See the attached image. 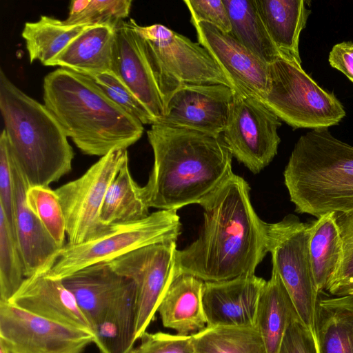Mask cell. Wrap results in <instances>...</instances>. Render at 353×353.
<instances>
[{"mask_svg": "<svg viewBox=\"0 0 353 353\" xmlns=\"http://www.w3.org/2000/svg\"><path fill=\"white\" fill-rule=\"evenodd\" d=\"M134 19L116 28L112 71L149 110L157 121L164 114L165 102L150 63L143 41Z\"/></svg>", "mask_w": 353, "mask_h": 353, "instance_id": "e0dca14e", "label": "cell"}, {"mask_svg": "<svg viewBox=\"0 0 353 353\" xmlns=\"http://www.w3.org/2000/svg\"><path fill=\"white\" fill-rule=\"evenodd\" d=\"M295 211L317 219L353 212V146L327 128L301 135L283 172Z\"/></svg>", "mask_w": 353, "mask_h": 353, "instance_id": "277c9868", "label": "cell"}, {"mask_svg": "<svg viewBox=\"0 0 353 353\" xmlns=\"http://www.w3.org/2000/svg\"><path fill=\"white\" fill-rule=\"evenodd\" d=\"M130 353H196L192 335L145 332Z\"/></svg>", "mask_w": 353, "mask_h": 353, "instance_id": "8d00e7d4", "label": "cell"}, {"mask_svg": "<svg viewBox=\"0 0 353 353\" xmlns=\"http://www.w3.org/2000/svg\"><path fill=\"white\" fill-rule=\"evenodd\" d=\"M310 223L294 214L267 223V250L302 323L315 336L316 290L310 252ZM316 339V338H315Z\"/></svg>", "mask_w": 353, "mask_h": 353, "instance_id": "9c48e42d", "label": "cell"}, {"mask_svg": "<svg viewBox=\"0 0 353 353\" xmlns=\"http://www.w3.org/2000/svg\"><path fill=\"white\" fill-rule=\"evenodd\" d=\"M192 336L196 353H268L256 327H206Z\"/></svg>", "mask_w": 353, "mask_h": 353, "instance_id": "f546056e", "label": "cell"}, {"mask_svg": "<svg viewBox=\"0 0 353 353\" xmlns=\"http://www.w3.org/2000/svg\"><path fill=\"white\" fill-rule=\"evenodd\" d=\"M228 11L229 33L266 65L281 58L263 22L256 0H223Z\"/></svg>", "mask_w": 353, "mask_h": 353, "instance_id": "484cf974", "label": "cell"}, {"mask_svg": "<svg viewBox=\"0 0 353 353\" xmlns=\"http://www.w3.org/2000/svg\"><path fill=\"white\" fill-rule=\"evenodd\" d=\"M26 202L57 245L63 247L65 222L54 190L50 187H29L26 192Z\"/></svg>", "mask_w": 353, "mask_h": 353, "instance_id": "d6a6232c", "label": "cell"}, {"mask_svg": "<svg viewBox=\"0 0 353 353\" xmlns=\"http://www.w3.org/2000/svg\"><path fill=\"white\" fill-rule=\"evenodd\" d=\"M0 210L3 212L14 234V185L12 159L4 130H2L0 137Z\"/></svg>", "mask_w": 353, "mask_h": 353, "instance_id": "d590c367", "label": "cell"}, {"mask_svg": "<svg viewBox=\"0 0 353 353\" xmlns=\"http://www.w3.org/2000/svg\"><path fill=\"white\" fill-rule=\"evenodd\" d=\"M337 224L342 243L340 265L326 290L337 296L353 294V212L337 214Z\"/></svg>", "mask_w": 353, "mask_h": 353, "instance_id": "e575fe53", "label": "cell"}, {"mask_svg": "<svg viewBox=\"0 0 353 353\" xmlns=\"http://www.w3.org/2000/svg\"><path fill=\"white\" fill-rule=\"evenodd\" d=\"M0 110L10 152L29 187H49L71 171L73 149L58 121L2 69Z\"/></svg>", "mask_w": 353, "mask_h": 353, "instance_id": "5b68a950", "label": "cell"}, {"mask_svg": "<svg viewBox=\"0 0 353 353\" xmlns=\"http://www.w3.org/2000/svg\"><path fill=\"white\" fill-rule=\"evenodd\" d=\"M115 41V28L90 26L71 41L48 66H60L85 76L112 71Z\"/></svg>", "mask_w": 353, "mask_h": 353, "instance_id": "7402d4cb", "label": "cell"}, {"mask_svg": "<svg viewBox=\"0 0 353 353\" xmlns=\"http://www.w3.org/2000/svg\"><path fill=\"white\" fill-rule=\"evenodd\" d=\"M8 303L41 318L92 332L72 292L61 279L46 274L26 278Z\"/></svg>", "mask_w": 353, "mask_h": 353, "instance_id": "d6986e66", "label": "cell"}, {"mask_svg": "<svg viewBox=\"0 0 353 353\" xmlns=\"http://www.w3.org/2000/svg\"><path fill=\"white\" fill-rule=\"evenodd\" d=\"M0 340L11 353H83L94 335L0 301Z\"/></svg>", "mask_w": 353, "mask_h": 353, "instance_id": "4fadbf2b", "label": "cell"}, {"mask_svg": "<svg viewBox=\"0 0 353 353\" xmlns=\"http://www.w3.org/2000/svg\"><path fill=\"white\" fill-rule=\"evenodd\" d=\"M330 65L343 73L353 83V43L335 44L329 54Z\"/></svg>", "mask_w": 353, "mask_h": 353, "instance_id": "ab89813d", "label": "cell"}, {"mask_svg": "<svg viewBox=\"0 0 353 353\" xmlns=\"http://www.w3.org/2000/svg\"><path fill=\"white\" fill-rule=\"evenodd\" d=\"M181 227L176 210H159L141 221L109 225L95 239L77 245H64L46 274L61 280L83 268L111 261L137 249L176 241Z\"/></svg>", "mask_w": 353, "mask_h": 353, "instance_id": "8992f818", "label": "cell"}, {"mask_svg": "<svg viewBox=\"0 0 353 353\" xmlns=\"http://www.w3.org/2000/svg\"><path fill=\"white\" fill-rule=\"evenodd\" d=\"M45 106L85 154L103 157L126 149L142 136L143 125L85 75L65 68L43 80Z\"/></svg>", "mask_w": 353, "mask_h": 353, "instance_id": "3957f363", "label": "cell"}, {"mask_svg": "<svg viewBox=\"0 0 353 353\" xmlns=\"http://www.w3.org/2000/svg\"><path fill=\"white\" fill-rule=\"evenodd\" d=\"M141 37L165 104L183 85L222 84L233 87L210 53L201 44L161 24L142 26Z\"/></svg>", "mask_w": 353, "mask_h": 353, "instance_id": "52a82bcc", "label": "cell"}, {"mask_svg": "<svg viewBox=\"0 0 353 353\" xmlns=\"http://www.w3.org/2000/svg\"><path fill=\"white\" fill-rule=\"evenodd\" d=\"M314 332L318 353H353V294L318 301Z\"/></svg>", "mask_w": 353, "mask_h": 353, "instance_id": "cb8c5ba5", "label": "cell"}, {"mask_svg": "<svg viewBox=\"0 0 353 353\" xmlns=\"http://www.w3.org/2000/svg\"><path fill=\"white\" fill-rule=\"evenodd\" d=\"M191 15L190 21H205L230 33L231 23L223 0H185Z\"/></svg>", "mask_w": 353, "mask_h": 353, "instance_id": "74e56055", "label": "cell"}, {"mask_svg": "<svg viewBox=\"0 0 353 353\" xmlns=\"http://www.w3.org/2000/svg\"><path fill=\"white\" fill-rule=\"evenodd\" d=\"M250 186L232 174L203 201L204 224L198 238L176 251L175 274L204 282L254 274L267 250V223L254 211Z\"/></svg>", "mask_w": 353, "mask_h": 353, "instance_id": "6da1fadb", "label": "cell"}, {"mask_svg": "<svg viewBox=\"0 0 353 353\" xmlns=\"http://www.w3.org/2000/svg\"><path fill=\"white\" fill-rule=\"evenodd\" d=\"M199 43L212 56L230 82L234 93L263 100L269 87L268 65L229 33L205 21H192Z\"/></svg>", "mask_w": 353, "mask_h": 353, "instance_id": "9a60e30c", "label": "cell"}, {"mask_svg": "<svg viewBox=\"0 0 353 353\" xmlns=\"http://www.w3.org/2000/svg\"><path fill=\"white\" fill-rule=\"evenodd\" d=\"M265 282L255 274L204 282L206 327H255L259 299Z\"/></svg>", "mask_w": 353, "mask_h": 353, "instance_id": "2e32d148", "label": "cell"}, {"mask_svg": "<svg viewBox=\"0 0 353 353\" xmlns=\"http://www.w3.org/2000/svg\"><path fill=\"white\" fill-rule=\"evenodd\" d=\"M149 208L142 196L141 186L131 175L128 158L108 188L100 221L105 225L141 221L150 214Z\"/></svg>", "mask_w": 353, "mask_h": 353, "instance_id": "83f0119b", "label": "cell"}, {"mask_svg": "<svg viewBox=\"0 0 353 353\" xmlns=\"http://www.w3.org/2000/svg\"><path fill=\"white\" fill-rule=\"evenodd\" d=\"M337 214H325L310 225V252L318 293L325 290L340 265L343 243Z\"/></svg>", "mask_w": 353, "mask_h": 353, "instance_id": "4316f807", "label": "cell"}, {"mask_svg": "<svg viewBox=\"0 0 353 353\" xmlns=\"http://www.w3.org/2000/svg\"><path fill=\"white\" fill-rule=\"evenodd\" d=\"M131 0H73L68 18L69 25H105L117 28L129 15Z\"/></svg>", "mask_w": 353, "mask_h": 353, "instance_id": "1f68e13d", "label": "cell"}, {"mask_svg": "<svg viewBox=\"0 0 353 353\" xmlns=\"http://www.w3.org/2000/svg\"><path fill=\"white\" fill-rule=\"evenodd\" d=\"M61 281L74 295L92 332L110 307L134 282L117 272L108 263L86 267Z\"/></svg>", "mask_w": 353, "mask_h": 353, "instance_id": "ffe728a7", "label": "cell"}, {"mask_svg": "<svg viewBox=\"0 0 353 353\" xmlns=\"http://www.w3.org/2000/svg\"><path fill=\"white\" fill-rule=\"evenodd\" d=\"M299 317L283 281L272 268L258 303L255 327L260 332L268 353H278L290 322Z\"/></svg>", "mask_w": 353, "mask_h": 353, "instance_id": "d4e9b609", "label": "cell"}, {"mask_svg": "<svg viewBox=\"0 0 353 353\" xmlns=\"http://www.w3.org/2000/svg\"><path fill=\"white\" fill-rule=\"evenodd\" d=\"M26 278L24 262L18 242L0 210V301L8 302Z\"/></svg>", "mask_w": 353, "mask_h": 353, "instance_id": "4dcf8cb0", "label": "cell"}, {"mask_svg": "<svg viewBox=\"0 0 353 353\" xmlns=\"http://www.w3.org/2000/svg\"><path fill=\"white\" fill-rule=\"evenodd\" d=\"M128 158L126 149L112 150L80 177L54 190L65 218L67 243L90 241L107 230L109 225L100 221L103 201L110 183Z\"/></svg>", "mask_w": 353, "mask_h": 353, "instance_id": "30bf717a", "label": "cell"}, {"mask_svg": "<svg viewBox=\"0 0 353 353\" xmlns=\"http://www.w3.org/2000/svg\"><path fill=\"white\" fill-rule=\"evenodd\" d=\"M147 135L154 164L141 193L149 208L176 211L200 205L233 174L222 134L154 123Z\"/></svg>", "mask_w": 353, "mask_h": 353, "instance_id": "7a4b0ae2", "label": "cell"}, {"mask_svg": "<svg viewBox=\"0 0 353 353\" xmlns=\"http://www.w3.org/2000/svg\"><path fill=\"white\" fill-rule=\"evenodd\" d=\"M176 241L150 245L108 263L117 272L134 281L137 289L136 338L140 339L157 312L175 275Z\"/></svg>", "mask_w": 353, "mask_h": 353, "instance_id": "7c38bea8", "label": "cell"}, {"mask_svg": "<svg viewBox=\"0 0 353 353\" xmlns=\"http://www.w3.org/2000/svg\"><path fill=\"white\" fill-rule=\"evenodd\" d=\"M269 36L281 58L301 64L299 37L310 11L303 0H256Z\"/></svg>", "mask_w": 353, "mask_h": 353, "instance_id": "603a6c76", "label": "cell"}, {"mask_svg": "<svg viewBox=\"0 0 353 353\" xmlns=\"http://www.w3.org/2000/svg\"><path fill=\"white\" fill-rule=\"evenodd\" d=\"M0 353H11L6 345L0 340Z\"/></svg>", "mask_w": 353, "mask_h": 353, "instance_id": "60d3db41", "label": "cell"}, {"mask_svg": "<svg viewBox=\"0 0 353 353\" xmlns=\"http://www.w3.org/2000/svg\"><path fill=\"white\" fill-rule=\"evenodd\" d=\"M204 281L188 274H175L157 307L165 327L177 334L192 335L206 327Z\"/></svg>", "mask_w": 353, "mask_h": 353, "instance_id": "44dd1931", "label": "cell"}, {"mask_svg": "<svg viewBox=\"0 0 353 353\" xmlns=\"http://www.w3.org/2000/svg\"><path fill=\"white\" fill-rule=\"evenodd\" d=\"M278 353H318L315 336L299 317L290 322Z\"/></svg>", "mask_w": 353, "mask_h": 353, "instance_id": "f35d334b", "label": "cell"}, {"mask_svg": "<svg viewBox=\"0 0 353 353\" xmlns=\"http://www.w3.org/2000/svg\"><path fill=\"white\" fill-rule=\"evenodd\" d=\"M269 87L262 100L294 128H328L345 116L341 103L320 87L301 64L279 58L268 65Z\"/></svg>", "mask_w": 353, "mask_h": 353, "instance_id": "ba28073f", "label": "cell"}, {"mask_svg": "<svg viewBox=\"0 0 353 353\" xmlns=\"http://www.w3.org/2000/svg\"><path fill=\"white\" fill-rule=\"evenodd\" d=\"M12 171L14 234L23 259L26 277L47 274L54 265L63 247L57 245L28 207L26 192L29 185L13 159Z\"/></svg>", "mask_w": 353, "mask_h": 353, "instance_id": "ac0fdd59", "label": "cell"}, {"mask_svg": "<svg viewBox=\"0 0 353 353\" xmlns=\"http://www.w3.org/2000/svg\"><path fill=\"white\" fill-rule=\"evenodd\" d=\"M90 26L94 25H69L65 21L46 15H41L37 21L26 22L21 36L30 62L39 60L48 66L71 41Z\"/></svg>", "mask_w": 353, "mask_h": 353, "instance_id": "f1b7e54d", "label": "cell"}, {"mask_svg": "<svg viewBox=\"0 0 353 353\" xmlns=\"http://www.w3.org/2000/svg\"><path fill=\"white\" fill-rule=\"evenodd\" d=\"M234 93L231 88L222 84L183 85L171 94L163 115L155 123L223 134Z\"/></svg>", "mask_w": 353, "mask_h": 353, "instance_id": "5bb4252c", "label": "cell"}, {"mask_svg": "<svg viewBox=\"0 0 353 353\" xmlns=\"http://www.w3.org/2000/svg\"><path fill=\"white\" fill-rule=\"evenodd\" d=\"M280 119L259 98L234 93L222 134L232 157L254 174L277 154Z\"/></svg>", "mask_w": 353, "mask_h": 353, "instance_id": "8fae6325", "label": "cell"}, {"mask_svg": "<svg viewBox=\"0 0 353 353\" xmlns=\"http://www.w3.org/2000/svg\"><path fill=\"white\" fill-rule=\"evenodd\" d=\"M94 82L125 112L143 125L157 122L149 110L113 71L90 74Z\"/></svg>", "mask_w": 353, "mask_h": 353, "instance_id": "836d02e7", "label": "cell"}]
</instances>
